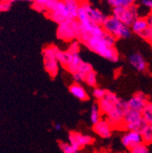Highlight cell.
<instances>
[{"label":"cell","mask_w":152,"mask_h":153,"mask_svg":"<svg viewBox=\"0 0 152 153\" xmlns=\"http://www.w3.org/2000/svg\"><path fill=\"white\" fill-rule=\"evenodd\" d=\"M78 41L99 56L111 62L119 60V53L116 49V40L112 35L104 30L103 33L94 35H81Z\"/></svg>","instance_id":"6da1fadb"},{"label":"cell","mask_w":152,"mask_h":153,"mask_svg":"<svg viewBox=\"0 0 152 153\" xmlns=\"http://www.w3.org/2000/svg\"><path fill=\"white\" fill-rule=\"evenodd\" d=\"M97 104L102 115L106 117V120L113 129H122L124 114L129 110L126 101L119 98L114 93L107 90L104 98L98 101Z\"/></svg>","instance_id":"7a4b0ae2"},{"label":"cell","mask_w":152,"mask_h":153,"mask_svg":"<svg viewBox=\"0 0 152 153\" xmlns=\"http://www.w3.org/2000/svg\"><path fill=\"white\" fill-rule=\"evenodd\" d=\"M101 27L104 31L112 35L116 40L129 38L132 35L130 27L125 25L113 15L107 16Z\"/></svg>","instance_id":"3957f363"},{"label":"cell","mask_w":152,"mask_h":153,"mask_svg":"<svg viewBox=\"0 0 152 153\" xmlns=\"http://www.w3.org/2000/svg\"><path fill=\"white\" fill-rule=\"evenodd\" d=\"M148 125V123L142 118V113L129 109L124 114L122 129L127 131H136L141 133Z\"/></svg>","instance_id":"277c9868"},{"label":"cell","mask_w":152,"mask_h":153,"mask_svg":"<svg viewBox=\"0 0 152 153\" xmlns=\"http://www.w3.org/2000/svg\"><path fill=\"white\" fill-rule=\"evenodd\" d=\"M80 34V25L76 19L65 21L59 24L57 28V37L66 42L77 40Z\"/></svg>","instance_id":"5b68a950"},{"label":"cell","mask_w":152,"mask_h":153,"mask_svg":"<svg viewBox=\"0 0 152 153\" xmlns=\"http://www.w3.org/2000/svg\"><path fill=\"white\" fill-rule=\"evenodd\" d=\"M59 48L55 45H50L44 48L42 51L44 58V65L46 71L51 77L54 78L58 75L59 63L56 59V53Z\"/></svg>","instance_id":"8992f818"},{"label":"cell","mask_w":152,"mask_h":153,"mask_svg":"<svg viewBox=\"0 0 152 153\" xmlns=\"http://www.w3.org/2000/svg\"><path fill=\"white\" fill-rule=\"evenodd\" d=\"M113 16L120 21L125 25L130 27L139 17V10L136 4L129 7H118L113 9Z\"/></svg>","instance_id":"52a82bcc"},{"label":"cell","mask_w":152,"mask_h":153,"mask_svg":"<svg viewBox=\"0 0 152 153\" xmlns=\"http://www.w3.org/2000/svg\"><path fill=\"white\" fill-rule=\"evenodd\" d=\"M46 15L58 25L65 21L72 19L70 12L62 0H57L53 6L46 13Z\"/></svg>","instance_id":"ba28073f"},{"label":"cell","mask_w":152,"mask_h":153,"mask_svg":"<svg viewBox=\"0 0 152 153\" xmlns=\"http://www.w3.org/2000/svg\"><path fill=\"white\" fill-rule=\"evenodd\" d=\"M81 7L84 9L86 15H87V19L90 22L97 25H102L103 22L107 18V15L102 11L91 5L89 2L81 3Z\"/></svg>","instance_id":"9c48e42d"},{"label":"cell","mask_w":152,"mask_h":153,"mask_svg":"<svg viewBox=\"0 0 152 153\" xmlns=\"http://www.w3.org/2000/svg\"><path fill=\"white\" fill-rule=\"evenodd\" d=\"M69 141L72 146L80 151L86 146L91 145L94 142V139L90 135L83 134L78 132H70L69 134Z\"/></svg>","instance_id":"30bf717a"},{"label":"cell","mask_w":152,"mask_h":153,"mask_svg":"<svg viewBox=\"0 0 152 153\" xmlns=\"http://www.w3.org/2000/svg\"><path fill=\"white\" fill-rule=\"evenodd\" d=\"M148 101V96L143 92L139 91L134 94L128 101H126V104L129 110L142 112Z\"/></svg>","instance_id":"8fae6325"},{"label":"cell","mask_w":152,"mask_h":153,"mask_svg":"<svg viewBox=\"0 0 152 153\" xmlns=\"http://www.w3.org/2000/svg\"><path fill=\"white\" fill-rule=\"evenodd\" d=\"M121 143L123 146L130 150L138 145L142 143V135L139 132L127 131L122 136Z\"/></svg>","instance_id":"7c38bea8"},{"label":"cell","mask_w":152,"mask_h":153,"mask_svg":"<svg viewBox=\"0 0 152 153\" xmlns=\"http://www.w3.org/2000/svg\"><path fill=\"white\" fill-rule=\"evenodd\" d=\"M94 133L101 138L108 139L112 135L113 127L106 119H101L93 126Z\"/></svg>","instance_id":"4fadbf2b"},{"label":"cell","mask_w":152,"mask_h":153,"mask_svg":"<svg viewBox=\"0 0 152 153\" xmlns=\"http://www.w3.org/2000/svg\"><path fill=\"white\" fill-rule=\"evenodd\" d=\"M129 62L131 66L139 72H144L147 69V62L143 56L139 53H134L129 57Z\"/></svg>","instance_id":"5bb4252c"},{"label":"cell","mask_w":152,"mask_h":153,"mask_svg":"<svg viewBox=\"0 0 152 153\" xmlns=\"http://www.w3.org/2000/svg\"><path fill=\"white\" fill-rule=\"evenodd\" d=\"M69 92L79 101H85L89 99V96L85 88L79 83L74 82L69 86Z\"/></svg>","instance_id":"9a60e30c"},{"label":"cell","mask_w":152,"mask_h":153,"mask_svg":"<svg viewBox=\"0 0 152 153\" xmlns=\"http://www.w3.org/2000/svg\"><path fill=\"white\" fill-rule=\"evenodd\" d=\"M131 30L135 34H139L141 33L148 28V24L147 18L146 17H138L136 20L134 21L133 23L131 25Z\"/></svg>","instance_id":"2e32d148"},{"label":"cell","mask_w":152,"mask_h":153,"mask_svg":"<svg viewBox=\"0 0 152 153\" xmlns=\"http://www.w3.org/2000/svg\"><path fill=\"white\" fill-rule=\"evenodd\" d=\"M30 1L33 2V7L35 10L47 13L53 6L57 0H30Z\"/></svg>","instance_id":"e0dca14e"},{"label":"cell","mask_w":152,"mask_h":153,"mask_svg":"<svg viewBox=\"0 0 152 153\" xmlns=\"http://www.w3.org/2000/svg\"><path fill=\"white\" fill-rule=\"evenodd\" d=\"M82 61L83 60H82V59L81 58V56H79V53H72V59H71L69 63L65 66V69H66L68 72H69L70 73L73 74V73L77 72L78 69H79V66L81 65Z\"/></svg>","instance_id":"ac0fdd59"},{"label":"cell","mask_w":152,"mask_h":153,"mask_svg":"<svg viewBox=\"0 0 152 153\" xmlns=\"http://www.w3.org/2000/svg\"><path fill=\"white\" fill-rule=\"evenodd\" d=\"M65 3V6L67 7L68 10L70 12L72 19H76L79 12V7L81 5V2L79 0H62Z\"/></svg>","instance_id":"d6986e66"},{"label":"cell","mask_w":152,"mask_h":153,"mask_svg":"<svg viewBox=\"0 0 152 153\" xmlns=\"http://www.w3.org/2000/svg\"><path fill=\"white\" fill-rule=\"evenodd\" d=\"M72 53H69L68 51H61L59 50L56 53V59L59 63L62 65L64 68L69 63L71 59H72Z\"/></svg>","instance_id":"ffe728a7"},{"label":"cell","mask_w":152,"mask_h":153,"mask_svg":"<svg viewBox=\"0 0 152 153\" xmlns=\"http://www.w3.org/2000/svg\"><path fill=\"white\" fill-rule=\"evenodd\" d=\"M102 119V114L100 112L98 104H92L91 108L90 111V120L93 125L99 122Z\"/></svg>","instance_id":"44dd1931"},{"label":"cell","mask_w":152,"mask_h":153,"mask_svg":"<svg viewBox=\"0 0 152 153\" xmlns=\"http://www.w3.org/2000/svg\"><path fill=\"white\" fill-rule=\"evenodd\" d=\"M107 2L113 9L118 7L132 6L136 4V0H107Z\"/></svg>","instance_id":"7402d4cb"},{"label":"cell","mask_w":152,"mask_h":153,"mask_svg":"<svg viewBox=\"0 0 152 153\" xmlns=\"http://www.w3.org/2000/svg\"><path fill=\"white\" fill-rule=\"evenodd\" d=\"M142 118L148 123H150L152 120V103L148 101L142 112Z\"/></svg>","instance_id":"603a6c76"},{"label":"cell","mask_w":152,"mask_h":153,"mask_svg":"<svg viewBox=\"0 0 152 153\" xmlns=\"http://www.w3.org/2000/svg\"><path fill=\"white\" fill-rule=\"evenodd\" d=\"M84 81L85 82L86 84L88 86L95 88L97 83V76L95 71L92 70L90 72H88L85 76Z\"/></svg>","instance_id":"cb8c5ba5"},{"label":"cell","mask_w":152,"mask_h":153,"mask_svg":"<svg viewBox=\"0 0 152 153\" xmlns=\"http://www.w3.org/2000/svg\"><path fill=\"white\" fill-rule=\"evenodd\" d=\"M142 135V143L146 146L149 144H151L152 143V130L151 129V127L148 126L147 128H145L143 131L141 133Z\"/></svg>","instance_id":"d4e9b609"},{"label":"cell","mask_w":152,"mask_h":153,"mask_svg":"<svg viewBox=\"0 0 152 153\" xmlns=\"http://www.w3.org/2000/svg\"><path fill=\"white\" fill-rule=\"evenodd\" d=\"M59 147L63 153H79V150L76 149L69 143L59 142Z\"/></svg>","instance_id":"484cf974"},{"label":"cell","mask_w":152,"mask_h":153,"mask_svg":"<svg viewBox=\"0 0 152 153\" xmlns=\"http://www.w3.org/2000/svg\"><path fill=\"white\" fill-rule=\"evenodd\" d=\"M92 70H94V69H93V67H92V66L90 63L85 62V61H82V62L79 66V69H78L77 72H80V73H82V75L85 76L88 72H90Z\"/></svg>","instance_id":"4316f807"},{"label":"cell","mask_w":152,"mask_h":153,"mask_svg":"<svg viewBox=\"0 0 152 153\" xmlns=\"http://www.w3.org/2000/svg\"><path fill=\"white\" fill-rule=\"evenodd\" d=\"M106 92H107V90L104 89V88H100L95 87L93 90L92 94L97 101H100V100H102L104 98Z\"/></svg>","instance_id":"83f0119b"},{"label":"cell","mask_w":152,"mask_h":153,"mask_svg":"<svg viewBox=\"0 0 152 153\" xmlns=\"http://www.w3.org/2000/svg\"><path fill=\"white\" fill-rule=\"evenodd\" d=\"M80 45L81 43L78 40L72 41L70 43V45L67 51L71 53H79V51H80Z\"/></svg>","instance_id":"f1b7e54d"},{"label":"cell","mask_w":152,"mask_h":153,"mask_svg":"<svg viewBox=\"0 0 152 153\" xmlns=\"http://www.w3.org/2000/svg\"><path fill=\"white\" fill-rule=\"evenodd\" d=\"M72 77H73L74 82H75V83H79H79L82 82H83L84 80H85V76H84V75H82V73H80V72H76L72 74Z\"/></svg>","instance_id":"f546056e"},{"label":"cell","mask_w":152,"mask_h":153,"mask_svg":"<svg viewBox=\"0 0 152 153\" xmlns=\"http://www.w3.org/2000/svg\"><path fill=\"white\" fill-rule=\"evenodd\" d=\"M12 3L5 2V1H0V12H7L10 9Z\"/></svg>","instance_id":"4dcf8cb0"},{"label":"cell","mask_w":152,"mask_h":153,"mask_svg":"<svg viewBox=\"0 0 152 153\" xmlns=\"http://www.w3.org/2000/svg\"><path fill=\"white\" fill-rule=\"evenodd\" d=\"M151 34H152V30L148 27V28L146 29V30H144L142 33H141L139 36H140L142 38H143L144 40H145V41H148V40L149 37L151 36Z\"/></svg>","instance_id":"1f68e13d"},{"label":"cell","mask_w":152,"mask_h":153,"mask_svg":"<svg viewBox=\"0 0 152 153\" xmlns=\"http://www.w3.org/2000/svg\"><path fill=\"white\" fill-rule=\"evenodd\" d=\"M141 4L152 12V0H141Z\"/></svg>","instance_id":"d6a6232c"},{"label":"cell","mask_w":152,"mask_h":153,"mask_svg":"<svg viewBox=\"0 0 152 153\" xmlns=\"http://www.w3.org/2000/svg\"><path fill=\"white\" fill-rule=\"evenodd\" d=\"M147 18V21H148V27L151 30H152V12H151L148 15Z\"/></svg>","instance_id":"836d02e7"},{"label":"cell","mask_w":152,"mask_h":153,"mask_svg":"<svg viewBox=\"0 0 152 153\" xmlns=\"http://www.w3.org/2000/svg\"><path fill=\"white\" fill-rule=\"evenodd\" d=\"M62 126L61 123H57L54 124V129H55L56 131H60V130H62Z\"/></svg>","instance_id":"e575fe53"},{"label":"cell","mask_w":152,"mask_h":153,"mask_svg":"<svg viewBox=\"0 0 152 153\" xmlns=\"http://www.w3.org/2000/svg\"><path fill=\"white\" fill-rule=\"evenodd\" d=\"M2 1H5V2H9V3H12V2H18V1H30V0H2Z\"/></svg>","instance_id":"d590c367"},{"label":"cell","mask_w":152,"mask_h":153,"mask_svg":"<svg viewBox=\"0 0 152 153\" xmlns=\"http://www.w3.org/2000/svg\"><path fill=\"white\" fill-rule=\"evenodd\" d=\"M148 42L150 43V44L152 45V34H151V37H149V39H148Z\"/></svg>","instance_id":"8d00e7d4"},{"label":"cell","mask_w":152,"mask_h":153,"mask_svg":"<svg viewBox=\"0 0 152 153\" xmlns=\"http://www.w3.org/2000/svg\"><path fill=\"white\" fill-rule=\"evenodd\" d=\"M79 2H81V3H82V2H88V0H79Z\"/></svg>","instance_id":"74e56055"},{"label":"cell","mask_w":152,"mask_h":153,"mask_svg":"<svg viewBox=\"0 0 152 153\" xmlns=\"http://www.w3.org/2000/svg\"><path fill=\"white\" fill-rule=\"evenodd\" d=\"M148 124H149V126H150V127H151V130H152V120L150 122V123H148Z\"/></svg>","instance_id":"f35d334b"},{"label":"cell","mask_w":152,"mask_h":153,"mask_svg":"<svg viewBox=\"0 0 152 153\" xmlns=\"http://www.w3.org/2000/svg\"><path fill=\"white\" fill-rule=\"evenodd\" d=\"M0 1H2V0H0Z\"/></svg>","instance_id":"ab89813d"},{"label":"cell","mask_w":152,"mask_h":153,"mask_svg":"<svg viewBox=\"0 0 152 153\" xmlns=\"http://www.w3.org/2000/svg\"></svg>","instance_id":"60d3db41"}]
</instances>
